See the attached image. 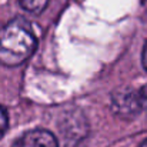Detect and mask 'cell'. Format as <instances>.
Instances as JSON below:
<instances>
[{
    "label": "cell",
    "mask_w": 147,
    "mask_h": 147,
    "mask_svg": "<svg viewBox=\"0 0 147 147\" xmlns=\"http://www.w3.org/2000/svg\"><path fill=\"white\" fill-rule=\"evenodd\" d=\"M37 39L27 20L16 17L0 29V63L19 66L36 50Z\"/></svg>",
    "instance_id": "obj_1"
},
{
    "label": "cell",
    "mask_w": 147,
    "mask_h": 147,
    "mask_svg": "<svg viewBox=\"0 0 147 147\" xmlns=\"http://www.w3.org/2000/svg\"><path fill=\"white\" fill-rule=\"evenodd\" d=\"M11 147H59L57 139L53 133L45 129H34L17 137Z\"/></svg>",
    "instance_id": "obj_2"
},
{
    "label": "cell",
    "mask_w": 147,
    "mask_h": 147,
    "mask_svg": "<svg viewBox=\"0 0 147 147\" xmlns=\"http://www.w3.org/2000/svg\"><path fill=\"white\" fill-rule=\"evenodd\" d=\"M113 110L119 116L124 119H130L136 116L140 110V100H139V92H131V90H123L119 92L113 97Z\"/></svg>",
    "instance_id": "obj_3"
},
{
    "label": "cell",
    "mask_w": 147,
    "mask_h": 147,
    "mask_svg": "<svg viewBox=\"0 0 147 147\" xmlns=\"http://www.w3.org/2000/svg\"><path fill=\"white\" fill-rule=\"evenodd\" d=\"M19 3L24 10L37 14L46 9V6L49 4V0H19Z\"/></svg>",
    "instance_id": "obj_4"
},
{
    "label": "cell",
    "mask_w": 147,
    "mask_h": 147,
    "mask_svg": "<svg viewBox=\"0 0 147 147\" xmlns=\"http://www.w3.org/2000/svg\"><path fill=\"white\" fill-rule=\"evenodd\" d=\"M7 126H9V117H7V113H6V110L0 106V139H1L3 134L6 133Z\"/></svg>",
    "instance_id": "obj_5"
},
{
    "label": "cell",
    "mask_w": 147,
    "mask_h": 147,
    "mask_svg": "<svg viewBox=\"0 0 147 147\" xmlns=\"http://www.w3.org/2000/svg\"><path fill=\"white\" fill-rule=\"evenodd\" d=\"M139 100H140L142 110H144L147 113V84L143 86V87L139 90Z\"/></svg>",
    "instance_id": "obj_6"
},
{
    "label": "cell",
    "mask_w": 147,
    "mask_h": 147,
    "mask_svg": "<svg viewBox=\"0 0 147 147\" xmlns=\"http://www.w3.org/2000/svg\"><path fill=\"white\" fill-rule=\"evenodd\" d=\"M143 66H144V69L147 70V42L146 45H144V49H143Z\"/></svg>",
    "instance_id": "obj_7"
},
{
    "label": "cell",
    "mask_w": 147,
    "mask_h": 147,
    "mask_svg": "<svg viewBox=\"0 0 147 147\" xmlns=\"http://www.w3.org/2000/svg\"><path fill=\"white\" fill-rule=\"evenodd\" d=\"M139 147H147V139H146V140H144V142H143V143H142V144H140Z\"/></svg>",
    "instance_id": "obj_8"
}]
</instances>
